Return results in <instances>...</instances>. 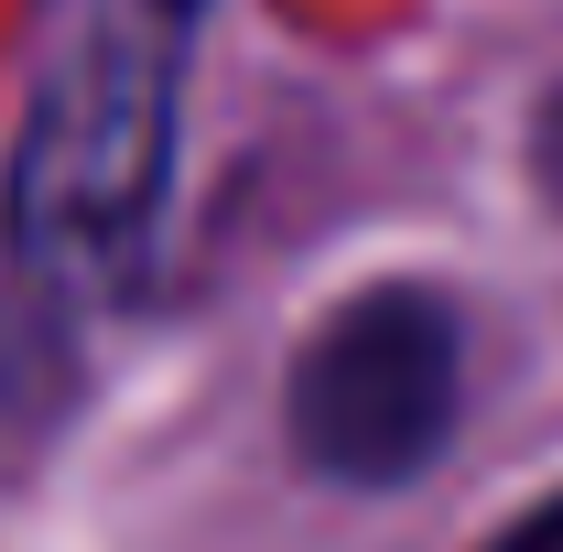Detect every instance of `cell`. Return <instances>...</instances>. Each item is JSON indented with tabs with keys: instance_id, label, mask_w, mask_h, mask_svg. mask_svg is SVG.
<instances>
[{
	"instance_id": "1",
	"label": "cell",
	"mask_w": 563,
	"mask_h": 552,
	"mask_svg": "<svg viewBox=\"0 0 563 552\" xmlns=\"http://www.w3.org/2000/svg\"><path fill=\"white\" fill-rule=\"evenodd\" d=\"M207 0H55L11 141V250L44 292L131 303L174 196V109Z\"/></svg>"
},
{
	"instance_id": "3",
	"label": "cell",
	"mask_w": 563,
	"mask_h": 552,
	"mask_svg": "<svg viewBox=\"0 0 563 552\" xmlns=\"http://www.w3.org/2000/svg\"><path fill=\"white\" fill-rule=\"evenodd\" d=\"M531 174H542V196L563 207V87L542 98V120H531Z\"/></svg>"
},
{
	"instance_id": "2",
	"label": "cell",
	"mask_w": 563,
	"mask_h": 552,
	"mask_svg": "<svg viewBox=\"0 0 563 552\" xmlns=\"http://www.w3.org/2000/svg\"><path fill=\"white\" fill-rule=\"evenodd\" d=\"M466 412V325L422 292L379 281L347 314H325L292 357V444L336 487H401Z\"/></svg>"
},
{
	"instance_id": "4",
	"label": "cell",
	"mask_w": 563,
	"mask_h": 552,
	"mask_svg": "<svg viewBox=\"0 0 563 552\" xmlns=\"http://www.w3.org/2000/svg\"><path fill=\"white\" fill-rule=\"evenodd\" d=\"M488 552H563V498H542L531 520H509V531H498Z\"/></svg>"
}]
</instances>
